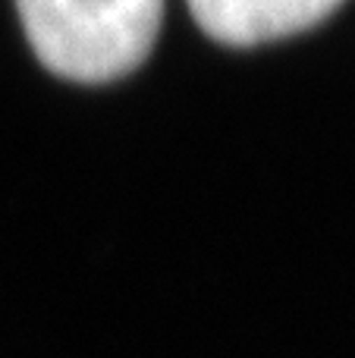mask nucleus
<instances>
[{
	"label": "nucleus",
	"mask_w": 355,
	"mask_h": 358,
	"mask_svg": "<svg viewBox=\"0 0 355 358\" xmlns=\"http://www.w3.org/2000/svg\"><path fill=\"white\" fill-rule=\"evenodd\" d=\"M35 57L60 79L101 85L145 63L164 0H16Z\"/></svg>",
	"instance_id": "obj_1"
},
{
	"label": "nucleus",
	"mask_w": 355,
	"mask_h": 358,
	"mask_svg": "<svg viewBox=\"0 0 355 358\" xmlns=\"http://www.w3.org/2000/svg\"><path fill=\"white\" fill-rule=\"evenodd\" d=\"M343 0H189L205 35L233 48L268 44L324 22Z\"/></svg>",
	"instance_id": "obj_2"
}]
</instances>
